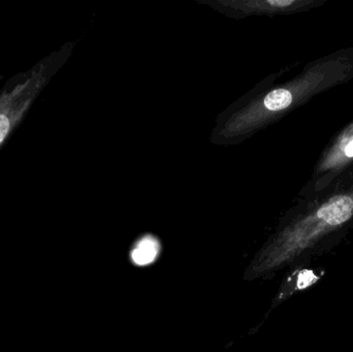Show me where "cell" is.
<instances>
[{
  "label": "cell",
  "mask_w": 353,
  "mask_h": 352,
  "mask_svg": "<svg viewBox=\"0 0 353 352\" xmlns=\"http://www.w3.org/2000/svg\"><path fill=\"white\" fill-rule=\"evenodd\" d=\"M314 0H267V1L248 2L247 6L253 10L267 12H288L305 10L314 6Z\"/></svg>",
  "instance_id": "obj_7"
},
{
  "label": "cell",
  "mask_w": 353,
  "mask_h": 352,
  "mask_svg": "<svg viewBox=\"0 0 353 352\" xmlns=\"http://www.w3.org/2000/svg\"><path fill=\"white\" fill-rule=\"evenodd\" d=\"M2 79H3V74H0V81H1Z\"/></svg>",
  "instance_id": "obj_8"
},
{
  "label": "cell",
  "mask_w": 353,
  "mask_h": 352,
  "mask_svg": "<svg viewBox=\"0 0 353 352\" xmlns=\"http://www.w3.org/2000/svg\"><path fill=\"white\" fill-rule=\"evenodd\" d=\"M353 225V179L338 182L330 191L309 198L290 215L257 252L245 272L247 280L268 279L337 245Z\"/></svg>",
  "instance_id": "obj_1"
},
{
  "label": "cell",
  "mask_w": 353,
  "mask_h": 352,
  "mask_svg": "<svg viewBox=\"0 0 353 352\" xmlns=\"http://www.w3.org/2000/svg\"><path fill=\"white\" fill-rule=\"evenodd\" d=\"M352 74L353 55L335 54L309 66L294 82L268 93L259 103L247 110L242 116H239L232 126L236 124L238 130L243 125L244 127L259 125L269 118L279 116L290 107H296L316 93L345 81Z\"/></svg>",
  "instance_id": "obj_2"
},
{
  "label": "cell",
  "mask_w": 353,
  "mask_h": 352,
  "mask_svg": "<svg viewBox=\"0 0 353 352\" xmlns=\"http://www.w3.org/2000/svg\"><path fill=\"white\" fill-rule=\"evenodd\" d=\"M161 245L157 238L147 235L140 238L130 250V260L134 266L147 267L159 260Z\"/></svg>",
  "instance_id": "obj_6"
},
{
  "label": "cell",
  "mask_w": 353,
  "mask_h": 352,
  "mask_svg": "<svg viewBox=\"0 0 353 352\" xmlns=\"http://www.w3.org/2000/svg\"><path fill=\"white\" fill-rule=\"evenodd\" d=\"M60 58H63L60 53L43 58L30 70L12 76L0 90V149L58 70Z\"/></svg>",
  "instance_id": "obj_3"
},
{
  "label": "cell",
  "mask_w": 353,
  "mask_h": 352,
  "mask_svg": "<svg viewBox=\"0 0 353 352\" xmlns=\"http://www.w3.org/2000/svg\"><path fill=\"white\" fill-rule=\"evenodd\" d=\"M290 269V274L286 275L279 291L272 302L271 309H275L294 293L306 291L321 280V275L311 269L310 265H296Z\"/></svg>",
  "instance_id": "obj_5"
},
{
  "label": "cell",
  "mask_w": 353,
  "mask_h": 352,
  "mask_svg": "<svg viewBox=\"0 0 353 352\" xmlns=\"http://www.w3.org/2000/svg\"><path fill=\"white\" fill-rule=\"evenodd\" d=\"M353 165V122L346 126L325 149L307 188V198L333 187Z\"/></svg>",
  "instance_id": "obj_4"
}]
</instances>
